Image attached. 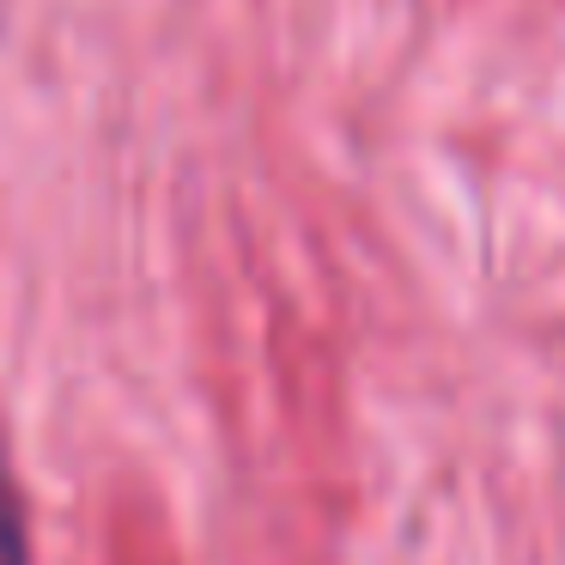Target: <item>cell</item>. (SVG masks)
I'll use <instances>...</instances> for the list:
<instances>
[{"label": "cell", "instance_id": "cell-1", "mask_svg": "<svg viewBox=\"0 0 565 565\" xmlns=\"http://www.w3.org/2000/svg\"><path fill=\"white\" fill-rule=\"evenodd\" d=\"M0 565H31V535H25V504H19L13 475L0 468Z\"/></svg>", "mask_w": 565, "mask_h": 565}]
</instances>
